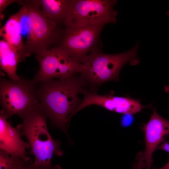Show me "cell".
Returning a JSON list of instances; mask_svg holds the SVG:
<instances>
[{
  "label": "cell",
  "instance_id": "obj_1",
  "mask_svg": "<svg viewBox=\"0 0 169 169\" xmlns=\"http://www.w3.org/2000/svg\"><path fill=\"white\" fill-rule=\"evenodd\" d=\"M87 83L80 74L61 79L38 82L36 86L39 106L47 115L52 127L67 134V126L81 101L78 97Z\"/></svg>",
  "mask_w": 169,
  "mask_h": 169
},
{
  "label": "cell",
  "instance_id": "obj_2",
  "mask_svg": "<svg viewBox=\"0 0 169 169\" xmlns=\"http://www.w3.org/2000/svg\"><path fill=\"white\" fill-rule=\"evenodd\" d=\"M21 118L23 123L17 126L29 141L31 148L29 153L34 157L32 165L38 169H62L60 166L51 164L53 155L61 156L63 154L60 148L61 142L54 140L50 134L48 117L39 106Z\"/></svg>",
  "mask_w": 169,
  "mask_h": 169
},
{
  "label": "cell",
  "instance_id": "obj_3",
  "mask_svg": "<svg viewBox=\"0 0 169 169\" xmlns=\"http://www.w3.org/2000/svg\"><path fill=\"white\" fill-rule=\"evenodd\" d=\"M139 42L129 50L115 54L103 53L93 47L81 64L79 74L91 85L98 86L109 81H118L120 71L129 63L132 65L140 62L137 56Z\"/></svg>",
  "mask_w": 169,
  "mask_h": 169
},
{
  "label": "cell",
  "instance_id": "obj_4",
  "mask_svg": "<svg viewBox=\"0 0 169 169\" xmlns=\"http://www.w3.org/2000/svg\"><path fill=\"white\" fill-rule=\"evenodd\" d=\"M24 2L27 8L28 26L25 49L28 57L32 54L38 55L58 45L62 38L65 27L44 16L38 0Z\"/></svg>",
  "mask_w": 169,
  "mask_h": 169
},
{
  "label": "cell",
  "instance_id": "obj_5",
  "mask_svg": "<svg viewBox=\"0 0 169 169\" xmlns=\"http://www.w3.org/2000/svg\"><path fill=\"white\" fill-rule=\"evenodd\" d=\"M36 82L33 79L19 76L12 80L1 75L0 79V102L8 118L17 115L19 117L31 112L39 106Z\"/></svg>",
  "mask_w": 169,
  "mask_h": 169
},
{
  "label": "cell",
  "instance_id": "obj_6",
  "mask_svg": "<svg viewBox=\"0 0 169 169\" xmlns=\"http://www.w3.org/2000/svg\"><path fill=\"white\" fill-rule=\"evenodd\" d=\"M116 0H71L66 27L103 26L116 22Z\"/></svg>",
  "mask_w": 169,
  "mask_h": 169
},
{
  "label": "cell",
  "instance_id": "obj_7",
  "mask_svg": "<svg viewBox=\"0 0 169 169\" xmlns=\"http://www.w3.org/2000/svg\"><path fill=\"white\" fill-rule=\"evenodd\" d=\"M39 69L33 79L38 81L68 78L79 73L81 64L69 56L60 47H52L36 55Z\"/></svg>",
  "mask_w": 169,
  "mask_h": 169
},
{
  "label": "cell",
  "instance_id": "obj_8",
  "mask_svg": "<svg viewBox=\"0 0 169 169\" xmlns=\"http://www.w3.org/2000/svg\"><path fill=\"white\" fill-rule=\"evenodd\" d=\"M103 26L67 27L61 41L56 46L81 64L89 52L95 46Z\"/></svg>",
  "mask_w": 169,
  "mask_h": 169
},
{
  "label": "cell",
  "instance_id": "obj_9",
  "mask_svg": "<svg viewBox=\"0 0 169 169\" xmlns=\"http://www.w3.org/2000/svg\"><path fill=\"white\" fill-rule=\"evenodd\" d=\"M142 128L145 136V149L137 155L133 168L151 169L153 152L169 134V121L159 115L154 108L149 120Z\"/></svg>",
  "mask_w": 169,
  "mask_h": 169
},
{
  "label": "cell",
  "instance_id": "obj_10",
  "mask_svg": "<svg viewBox=\"0 0 169 169\" xmlns=\"http://www.w3.org/2000/svg\"><path fill=\"white\" fill-rule=\"evenodd\" d=\"M82 94L84 98L74 110L73 115L91 105L100 106L112 112L128 115L134 114L143 108L150 106L143 105L140 103V100L128 97L115 96L113 94L99 95L96 91L90 92L86 90Z\"/></svg>",
  "mask_w": 169,
  "mask_h": 169
},
{
  "label": "cell",
  "instance_id": "obj_11",
  "mask_svg": "<svg viewBox=\"0 0 169 169\" xmlns=\"http://www.w3.org/2000/svg\"><path fill=\"white\" fill-rule=\"evenodd\" d=\"M7 116L2 110L0 112V148L11 156L22 157L27 161H32L26 149L31 148L29 142L21 138V131L17 126H12L7 121Z\"/></svg>",
  "mask_w": 169,
  "mask_h": 169
},
{
  "label": "cell",
  "instance_id": "obj_12",
  "mask_svg": "<svg viewBox=\"0 0 169 169\" xmlns=\"http://www.w3.org/2000/svg\"><path fill=\"white\" fill-rule=\"evenodd\" d=\"M27 11L24 3L19 11L8 18L0 30V36L18 52L24 60L28 56L22 37V21Z\"/></svg>",
  "mask_w": 169,
  "mask_h": 169
},
{
  "label": "cell",
  "instance_id": "obj_13",
  "mask_svg": "<svg viewBox=\"0 0 169 169\" xmlns=\"http://www.w3.org/2000/svg\"><path fill=\"white\" fill-rule=\"evenodd\" d=\"M71 0H38L43 15L59 25L65 28Z\"/></svg>",
  "mask_w": 169,
  "mask_h": 169
},
{
  "label": "cell",
  "instance_id": "obj_14",
  "mask_svg": "<svg viewBox=\"0 0 169 169\" xmlns=\"http://www.w3.org/2000/svg\"><path fill=\"white\" fill-rule=\"evenodd\" d=\"M24 61L18 52L4 40L0 41V66L9 79H18L17 74L18 64Z\"/></svg>",
  "mask_w": 169,
  "mask_h": 169
},
{
  "label": "cell",
  "instance_id": "obj_15",
  "mask_svg": "<svg viewBox=\"0 0 169 169\" xmlns=\"http://www.w3.org/2000/svg\"><path fill=\"white\" fill-rule=\"evenodd\" d=\"M19 157L11 156L8 153L0 149V169H13L16 166L33 163Z\"/></svg>",
  "mask_w": 169,
  "mask_h": 169
},
{
  "label": "cell",
  "instance_id": "obj_16",
  "mask_svg": "<svg viewBox=\"0 0 169 169\" xmlns=\"http://www.w3.org/2000/svg\"><path fill=\"white\" fill-rule=\"evenodd\" d=\"M15 3H17L23 5L24 4V1L20 0H0V14L8 5Z\"/></svg>",
  "mask_w": 169,
  "mask_h": 169
},
{
  "label": "cell",
  "instance_id": "obj_17",
  "mask_svg": "<svg viewBox=\"0 0 169 169\" xmlns=\"http://www.w3.org/2000/svg\"><path fill=\"white\" fill-rule=\"evenodd\" d=\"M157 149L162 150L169 153V141L161 144L157 147Z\"/></svg>",
  "mask_w": 169,
  "mask_h": 169
},
{
  "label": "cell",
  "instance_id": "obj_18",
  "mask_svg": "<svg viewBox=\"0 0 169 169\" xmlns=\"http://www.w3.org/2000/svg\"><path fill=\"white\" fill-rule=\"evenodd\" d=\"M32 163L28 165L19 166H16L13 169H38L33 165Z\"/></svg>",
  "mask_w": 169,
  "mask_h": 169
},
{
  "label": "cell",
  "instance_id": "obj_19",
  "mask_svg": "<svg viewBox=\"0 0 169 169\" xmlns=\"http://www.w3.org/2000/svg\"><path fill=\"white\" fill-rule=\"evenodd\" d=\"M154 169H169V161L163 167L159 168Z\"/></svg>",
  "mask_w": 169,
  "mask_h": 169
},
{
  "label": "cell",
  "instance_id": "obj_20",
  "mask_svg": "<svg viewBox=\"0 0 169 169\" xmlns=\"http://www.w3.org/2000/svg\"><path fill=\"white\" fill-rule=\"evenodd\" d=\"M164 88L166 92L169 93V86H165Z\"/></svg>",
  "mask_w": 169,
  "mask_h": 169
},
{
  "label": "cell",
  "instance_id": "obj_21",
  "mask_svg": "<svg viewBox=\"0 0 169 169\" xmlns=\"http://www.w3.org/2000/svg\"><path fill=\"white\" fill-rule=\"evenodd\" d=\"M167 14L169 16V11L167 12Z\"/></svg>",
  "mask_w": 169,
  "mask_h": 169
}]
</instances>
